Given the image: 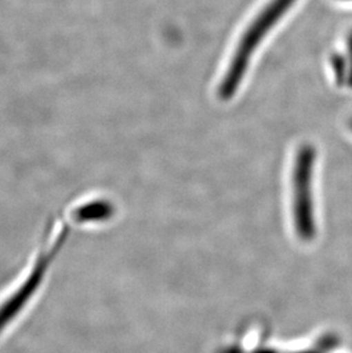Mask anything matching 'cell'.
<instances>
[{
  "instance_id": "obj_1",
  "label": "cell",
  "mask_w": 352,
  "mask_h": 353,
  "mask_svg": "<svg viewBox=\"0 0 352 353\" xmlns=\"http://www.w3.org/2000/svg\"><path fill=\"white\" fill-rule=\"evenodd\" d=\"M295 0H271L269 5L253 21L251 27L244 34L237 47L226 76L219 85V95L222 100H228L236 93L244 76L246 74L249 60L256 47L266 37V32L276 24Z\"/></svg>"
},
{
  "instance_id": "obj_2",
  "label": "cell",
  "mask_w": 352,
  "mask_h": 353,
  "mask_svg": "<svg viewBox=\"0 0 352 353\" xmlns=\"http://www.w3.org/2000/svg\"><path fill=\"white\" fill-rule=\"evenodd\" d=\"M67 236V230L61 234L60 238L54 243L50 252L43 253L37 260L34 269L30 274L24 280V283L14 292L6 301L0 304V333L6 328L7 325L15 319V316L23 310L24 307L29 303L31 297L34 296L38 287L43 283V276L46 274L47 268L50 267L57 250H60Z\"/></svg>"
},
{
  "instance_id": "obj_3",
  "label": "cell",
  "mask_w": 352,
  "mask_h": 353,
  "mask_svg": "<svg viewBox=\"0 0 352 353\" xmlns=\"http://www.w3.org/2000/svg\"><path fill=\"white\" fill-rule=\"evenodd\" d=\"M316 152L313 147L306 145L300 150L295 165V188L297 192L296 216L299 230L304 238H311L315 231L311 200V176Z\"/></svg>"
},
{
  "instance_id": "obj_4",
  "label": "cell",
  "mask_w": 352,
  "mask_h": 353,
  "mask_svg": "<svg viewBox=\"0 0 352 353\" xmlns=\"http://www.w3.org/2000/svg\"><path fill=\"white\" fill-rule=\"evenodd\" d=\"M113 205L106 200H94L90 203H84L73 212V219L79 223H90V222H101L109 220L113 216Z\"/></svg>"
},
{
  "instance_id": "obj_5",
  "label": "cell",
  "mask_w": 352,
  "mask_h": 353,
  "mask_svg": "<svg viewBox=\"0 0 352 353\" xmlns=\"http://www.w3.org/2000/svg\"><path fill=\"white\" fill-rule=\"evenodd\" d=\"M332 67L335 74L336 83L339 86H342L346 83V78H348V64H346V57L342 55L336 54L332 59Z\"/></svg>"
},
{
  "instance_id": "obj_6",
  "label": "cell",
  "mask_w": 352,
  "mask_h": 353,
  "mask_svg": "<svg viewBox=\"0 0 352 353\" xmlns=\"http://www.w3.org/2000/svg\"><path fill=\"white\" fill-rule=\"evenodd\" d=\"M346 64H348V78H346V85L352 88V34L348 39V57H346Z\"/></svg>"
},
{
  "instance_id": "obj_7",
  "label": "cell",
  "mask_w": 352,
  "mask_h": 353,
  "mask_svg": "<svg viewBox=\"0 0 352 353\" xmlns=\"http://www.w3.org/2000/svg\"><path fill=\"white\" fill-rule=\"evenodd\" d=\"M350 125H351V128H352V120H351V123H350Z\"/></svg>"
}]
</instances>
